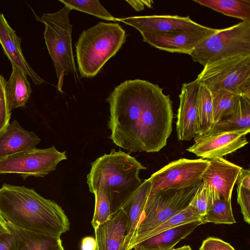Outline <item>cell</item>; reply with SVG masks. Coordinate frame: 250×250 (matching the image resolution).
<instances>
[{
	"label": "cell",
	"mask_w": 250,
	"mask_h": 250,
	"mask_svg": "<svg viewBox=\"0 0 250 250\" xmlns=\"http://www.w3.org/2000/svg\"><path fill=\"white\" fill-rule=\"evenodd\" d=\"M106 101L109 138L117 146L131 152H156L166 146L172 131V102L158 84L126 80L115 87Z\"/></svg>",
	"instance_id": "cell-1"
},
{
	"label": "cell",
	"mask_w": 250,
	"mask_h": 250,
	"mask_svg": "<svg viewBox=\"0 0 250 250\" xmlns=\"http://www.w3.org/2000/svg\"><path fill=\"white\" fill-rule=\"evenodd\" d=\"M0 216L15 228L35 233L61 237L70 229L61 207L24 186L2 185Z\"/></svg>",
	"instance_id": "cell-2"
},
{
	"label": "cell",
	"mask_w": 250,
	"mask_h": 250,
	"mask_svg": "<svg viewBox=\"0 0 250 250\" xmlns=\"http://www.w3.org/2000/svg\"><path fill=\"white\" fill-rule=\"evenodd\" d=\"M91 166L87 175L89 190L92 194L100 189L106 191L111 215L120 209L140 186V172L146 169L129 154L114 149L97 158Z\"/></svg>",
	"instance_id": "cell-3"
},
{
	"label": "cell",
	"mask_w": 250,
	"mask_h": 250,
	"mask_svg": "<svg viewBox=\"0 0 250 250\" xmlns=\"http://www.w3.org/2000/svg\"><path fill=\"white\" fill-rule=\"evenodd\" d=\"M125 30L117 23L100 22L83 31L75 43L77 62L82 77H93L121 48Z\"/></svg>",
	"instance_id": "cell-4"
},
{
	"label": "cell",
	"mask_w": 250,
	"mask_h": 250,
	"mask_svg": "<svg viewBox=\"0 0 250 250\" xmlns=\"http://www.w3.org/2000/svg\"><path fill=\"white\" fill-rule=\"evenodd\" d=\"M71 9L64 6L52 13L35 14L36 20L44 24V39L53 61L58 78V90L62 92L64 77L70 73L78 78L72 46V29L69 15Z\"/></svg>",
	"instance_id": "cell-5"
},
{
	"label": "cell",
	"mask_w": 250,
	"mask_h": 250,
	"mask_svg": "<svg viewBox=\"0 0 250 250\" xmlns=\"http://www.w3.org/2000/svg\"><path fill=\"white\" fill-rule=\"evenodd\" d=\"M201 182L183 188L149 191L139 224L127 250L133 249L144 241L151 231L186 208Z\"/></svg>",
	"instance_id": "cell-6"
},
{
	"label": "cell",
	"mask_w": 250,
	"mask_h": 250,
	"mask_svg": "<svg viewBox=\"0 0 250 250\" xmlns=\"http://www.w3.org/2000/svg\"><path fill=\"white\" fill-rule=\"evenodd\" d=\"M204 66L196 79L211 93L225 90L250 98V54L228 57Z\"/></svg>",
	"instance_id": "cell-7"
},
{
	"label": "cell",
	"mask_w": 250,
	"mask_h": 250,
	"mask_svg": "<svg viewBox=\"0 0 250 250\" xmlns=\"http://www.w3.org/2000/svg\"><path fill=\"white\" fill-rule=\"evenodd\" d=\"M250 54V22L241 21L222 29L198 44L191 53L194 62L203 66L221 59Z\"/></svg>",
	"instance_id": "cell-8"
},
{
	"label": "cell",
	"mask_w": 250,
	"mask_h": 250,
	"mask_svg": "<svg viewBox=\"0 0 250 250\" xmlns=\"http://www.w3.org/2000/svg\"><path fill=\"white\" fill-rule=\"evenodd\" d=\"M65 153L54 146L15 153L0 159V174H19L23 180L30 176L44 177L55 170L60 162L67 159Z\"/></svg>",
	"instance_id": "cell-9"
},
{
	"label": "cell",
	"mask_w": 250,
	"mask_h": 250,
	"mask_svg": "<svg viewBox=\"0 0 250 250\" xmlns=\"http://www.w3.org/2000/svg\"><path fill=\"white\" fill-rule=\"evenodd\" d=\"M208 164V159L202 158H180L172 161L148 179L151 184L150 191L183 188L200 183Z\"/></svg>",
	"instance_id": "cell-10"
},
{
	"label": "cell",
	"mask_w": 250,
	"mask_h": 250,
	"mask_svg": "<svg viewBox=\"0 0 250 250\" xmlns=\"http://www.w3.org/2000/svg\"><path fill=\"white\" fill-rule=\"evenodd\" d=\"M249 132L240 130L195 136L194 143L187 150L204 159L222 158L248 144L246 135Z\"/></svg>",
	"instance_id": "cell-11"
},
{
	"label": "cell",
	"mask_w": 250,
	"mask_h": 250,
	"mask_svg": "<svg viewBox=\"0 0 250 250\" xmlns=\"http://www.w3.org/2000/svg\"><path fill=\"white\" fill-rule=\"evenodd\" d=\"M209 164L201 179L212 202L216 199L231 201L232 192L242 167L224 158L208 159Z\"/></svg>",
	"instance_id": "cell-12"
},
{
	"label": "cell",
	"mask_w": 250,
	"mask_h": 250,
	"mask_svg": "<svg viewBox=\"0 0 250 250\" xmlns=\"http://www.w3.org/2000/svg\"><path fill=\"white\" fill-rule=\"evenodd\" d=\"M217 30L212 28L204 32L175 30L164 32H146L141 34L144 42L159 50L190 55L198 44Z\"/></svg>",
	"instance_id": "cell-13"
},
{
	"label": "cell",
	"mask_w": 250,
	"mask_h": 250,
	"mask_svg": "<svg viewBox=\"0 0 250 250\" xmlns=\"http://www.w3.org/2000/svg\"><path fill=\"white\" fill-rule=\"evenodd\" d=\"M135 28L141 33L146 32H164L175 30L208 31L212 28L192 21L189 16L178 15H148L116 18Z\"/></svg>",
	"instance_id": "cell-14"
},
{
	"label": "cell",
	"mask_w": 250,
	"mask_h": 250,
	"mask_svg": "<svg viewBox=\"0 0 250 250\" xmlns=\"http://www.w3.org/2000/svg\"><path fill=\"white\" fill-rule=\"evenodd\" d=\"M197 79L182 84L179 95L176 132L179 141H189L196 135Z\"/></svg>",
	"instance_id": "cell-15"
},
{
	"label": "cell",
	"mask_w": 250,
	"mask_h": 250,
	"mask_svg": "<svg viewBox=\"0 0 250 250\" xmlns=\"http://www.w3.org/2000/svg\"><path fill=\"white\" fill-rule=\"evenodd\" d=\"M0 43L4 54L12 65L20 69L32 80L34 83L40 85L44 81L33 70L26 60L21 47V39L10 26L4 15L0 13Z\"/></svg>",
	"instance_id": "cell-16"
},
{
	"label": "cell",
	"mask_w": 250,
	"mask_h": 250,
	"mask_svg": "<svg viewBox=\"0 0 250 250\" xmlns=\"http://www.w3.org/2000/svg\"><path fill=\"white\" fill-rule=\"evenodd\" d=\"M40 142L33 131L25 130L15 120L0 132V159L34 149Z\"/></svg>",
	"instance_id": "cell-17"
},
{
	"label": "cell",
	"mask_w": 250,
	"mask_h": 250,
	"mask_svg": "<svg viewBox=\"0 0 250 250\" xmlns=\"http://www.w3.org/2000/svg\"><path fill=\"white\" fill-rule=\"evenodd\" d=\"M127 217L120 209L95 230L96 250H120L126 233Z\"/></svg>",
	"instance_id": "cell-18"
},
{
	"label": "cell",
	"mask_w": 250,
	"mask_h": 250,
	"mask_svg": "<svg viewBox=\"0 0 250 250\" xmlns=\"http://www.w3.org/2000/svg\"><path fill=\"white\" fill-rule=\"evenodd\" d=\"M150 187L149 180H145L121 208L126 214L127 226L125 238L120 250H127L139 224Z\"/></svg>",
	"instance_id": "cell-19"
},
{
	"label": "cell",
	"mask_w": 250,
	"mask_h": 250,
	"mask_svg": "<svg viewBox=\"0 0 250 250\" xmlns=\"http://www.w3.org/2000/svg\"><path fill=\"white\" fill-rule=\"evenodd\" d=\"M6 224L17 250H64L60 237L26 231Z\"/></svg>",
	"instance_id": "cell-20"
},
{
	"label": "cell",
	"mask_w": 250,
	"mask_h": 250,
	"mask_svg": "<svg viewBox=\"0 0 250 250\" xmlns=\"http://www.w3.org/2000/svg\"><path fill=\"white\" fill-rule=\"evenodd\" d=\"M12 71L5 84V92L11 110L23 107L32 93L27 75L18 66L12 65Z\"/></svg>",
	"instance_id": "cell-21"
},
{
	"label": "cell",
	"mask_w": 250,
	"mask_h": 250,
	"mask_svg": "<svg viewBox=\"0 0 250 250\" xmlns=\"http://www.w3.org/2000/svg\"><path fill=\"white\" fill-rule=\"evenodd\" d=\"M201 224L200 220L185 224L153 236L138 245L165 250H172L177 243Z\"/></svg>",
	"instance_id": "cell-22"
},
{
	"label": "cell",
	"mask_w": 250,
	"mask_h": 250,
	"mask_svg": "<svg viewBox=\"0 0 250 250\" xmlns=\"http://www.w3.org/2000/svg\"><path fill=\"white\" fill-rule=\"evenodd\" d=\"M240 130L250 131V98L244 96L240 97L235 111L218 122L208 133Z\"/></svg>",
	"instance_id": "cell-23"
},
{
	"label": "cell",
	"mask_w": 250,
	"mask_h": 250,
	"mask_svg": "<svg viewBox=\"0 0 250 250\" xmlns=\"http://www.w3.org/2000/svg\"><path fill=\"white\" fill-rule=\"evenodd\" d=\"M226 16L250 22V0H193Z\"/></svg>",
	"instance_id": "cell-24"
},
{
	"label": "cell",
	"mask_w": 250,
	"mask_h": 250,
	"mask_svg": "<svg viewBox=\"0 0 250 250\" xmlns=\"http://www.w3.org/2000/svg\"><path fill=\"white\" fill-rule=\"evenodd\" d=\"M214 126L211 92L199 83L197 98L196 135L208 133Z\"/></svg>",
	"instance_id": "cell-25"
},
{
	"label": "cell",
	"mask_w": 250,
	"mask_h": 250,
	"mask_svg": "<svg viewBox=\"0 0 250 250\" xmlns=\"http://www.w3.org/2000/svg\"><path fill=\"white\" fill-rule=\"evenodd\" d=\"M214 125L236 110L241 96L225 90L211 93Z\"/></svg>",
	"instance_id": "cell-26"
},
{
	"label": "cell",
	"mask_w": 250,
	"mask_h": 250,
	"mask_svg": "<svg viewBox=\"0 0 250 250\" xmlns=\"http://www.w3.org/2000/svg\"><path fill=\"white\" fill-rule=\"evenodd\" d=\"M200 221L202 224L207 223L229 225L235 223L231 201L221 199L215 200L205 214L201 216Z\"/></svg>",
	"instance_id": "cell-27"
},
{
	"label": "cell",
	"mask_w": 250,
	"mask_h": 250,
	"mask_svg": "<svg viewBox=\"0 0 250 250\" xmlns=\"http://www.w3.org/2000/svg\"><path fill=\"white\" fill-rule=\"evenodd\" d=\"M60 2L73 9L86 13L99 18L115 21L114 17L97 0H60Z\"/></svg>",
	"instance_id": "cell-28"
},
{
	"label": "cell",
	"mask_w": 250,
	"mask_h": 250,
	"mask_svg": "<svg viewBox=\"0 0 250 250\" xmlns=\"http://www.w3.org/2000/svg\"><path fill=\"white\" fill-rule=\"evenodd\" d=\"M201 217V215L189 205L186 208L172 216L151 231L145 240L173 228L200 220Z\"/></svg>",
	"instance_id": "cell-29"
},
{
	"label": "cell",
	"mask_w": 250,
	"mask_h": 250,
	"mask_svg": "<svg viewBox=\"0 0 250 250\" xmlns=\"http://www.w3.org/2000/svg\"><path fill=\"white\" fill-rule=\"evenodd\" d=\"M95 208L91 224L95 229L111 216L110 204L106 191L100 189L95 191Z\"/></svg>",
	"instance_id": "cell-30"
},
{
	"label": "cell",
	"mask_w": 250,
	"mask_h": 250,
	"mask_svg": "<svg viewBox=\"0 0 250 250\" xmlns=\"http://www.w3.org/2000/svg\"><path fill=\"white\" fill-rule=\"evenodd\" d=\"M212 204V201L207 187L202 182L189 206H191L200 215L205 214Z\"/></svg>",
	"instance_id": "cell-31"
},
{
	"label": "cell",
	"mask_w": 250,
	"mask_h": 250,
	"mask_svg": "<svg viewBox=\"0 0 250 250\" xmlns=\"http://www.w3.org/2000/svg\"><path fill=\"white\" fill-rule=\"evenodd\" d=\"M237 201L240 207L244 220L250 224V189L237 187Z\"/></svg>",
	"instance_id": "cell-32"
},
{
	"label": "cell",
	"mask_w": 250,
	"mask_h": 250,
	"mask_svg": "<svg viewBox=\"0 0 250 250\" xmlns=\"http://www.w3.org/2000/svg\"><path fill=\"white\" fill-rule=\"evenodd\" d=\"M199 250H235L229 243L216 237H209L205 239Z\"/></svg>",
	"instance_id": "cell-33"
},
{
	"label": "cell",
	"mask_w": 250,
	"mask_h": 250,
	"mask_svg": "<svg viewBox=\"0 0 250 250\" xmlns=\"http://www.w3.org/2000/svg\"><path fill=\"white\" fill-rule=\"evenodd\" d=\"M11 114V110L7 99L5 86L0 97V132L9 124Z\"/></svg>",
	"instance_id": "cell-34"
},
{
	"label": "cell",
	"mask_w": 250,
	"mask_h": 250,
	"mask_svg": "<svg viewBox=\"0 0 250 250\" xmlns=\"http://www.w3.org/2000/svg\"><path fill=\"white\" fill-rule=\"evenodd\" d=\"M0 250H17L15 240L11 232L0 233Z\"/></svg>",
	"instance_id": "cell-35"
},
{
	"label": "cell",
	"mask_w": 250,
	"mask_h": 250,
	"mask_svg": "<svg viewBox=\"0 0 250 250\" xmlns=\"http://www.w3.org/2000/svg\"><path fill=\"white\" fill-rule=\"evenodd\" d=\"M236 183L237 187L250 189V171L242 168L238 175Z\"/></svg>",
	"instance_id": "cell-36"
},
{
	"label": "cell",
	"mask_w": 250,
	"mask_h": 250,
	"mask_svg": "<svg viewBox=\"0 0 250 250\" xmlns=\"http://www.w3.org/2000/svg\"><path fill=\"white\" fill-rule=\"evenodd\" d=\"M135 10L139 11L143 10L145 6L151 8L153 1L151 0H126Z\"/></svg>",
	"instance_id": "cell-37"
},
{
	"label": "cell",
	"mask_w": 250,
	"mask_h": 250,
	"mask_svg": "<svg viewBox=\"0 0 250 250\" xmlns=\"http://www.w3.org/2000/svg\"><path fill=\"white\" fill-rule=\"evenodd\" d=\"M81 249V250H96L95 238L91 236L84 237L82 240Z\"/></svg>",
	"instance_id": "cell-38"
},
{
	"label": "cell",
	"mask_w": 250,
	"mask_h": 250,
	"mask_svg": "<svg viewBox=\"0 0 250 250\" xmlns=\"http://www.w3.org/2000/svg\"><path fill=\"white\" fill-rule=\"evenodd\" d=\"M10 232L6 222L0 216V233Z\"/></svg>",
	"instance_id": "cell-39"
},
{
	"label": "cell",
	"mask_w": 250,
	"mask_h": 250,
	"mask_svg": "<svg viewBox=\"0 0 250 250\" xmlns=\"http://www.w3.org/2000/svg\"><path fill=\"white\" fill-rule=\"evenodd\" d=\"M134 250H165L160 248H149L141 245H137L134 248ZM174 249L172 250H174Z\"/></svg>",
	"instance_id": "cell-40"
},
{
	"label": "cell",
	"mask_w": 250,
	"mask_h": 250,
	"mask_svg": "<svg viewBox=\"0 0 250 250\" xmlns=\"http://www.w3.org/2000/svg\"><path fill=\"white\" fill-rule=\"evenodd\" d=\"M6 81L4 77L0 75V97L3 88L5 86Z\"/></svg>",
	"instance_id": "cell-41"
},
{
	"label": "cell",
	"mask_w": 250,
	"mask_h": 250,
	"mask_svg": "<svg viewBox=\"0 0 250 250\" xmlns=\"http://www.w3.org/2000/svg\"><path fill=\"white\" fill-rule=\"evenodd\" d=\"M174 250H192L191 247L189 245H185L182 247L174 249Z\"/></svg>",
	"instance_id": "cell-42"
}]
</instances>
